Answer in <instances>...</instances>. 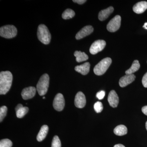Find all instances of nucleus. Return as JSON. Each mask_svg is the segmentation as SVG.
Instances as JSON below:
<instances>
[{
  "instance_id": "obj_1",
  "label": "nucleus",
  "mask_w": 147,
  "mask_h": 147,
  "mask_svg": "<svg viewBox=\"0 0 147 147\" xmlns=\"http://www.w3.org/2000/svg\"><path fill=\"white\" fill-rule=\"evenodd\" d=\"M13 76L10 71H3L0 73V94H5L10 90Z\"/></svg>"
},
{
  "instance_id": "obj_2",
  "label": "nucleus",
  "mask_w": 147,
  "mask_h": 147,
  "mask_svg": "<svg viewBox=\"0 0 147 147\" xmlns=\"http://www.w3.org/2000/svg\"><path fill=\"white\" fill-rule=\"evenodd\" d=\"M38 38L42 43L45 45L49 44L51 39V36L47 26L43 24L38 26L37 30Z\"/></svg>"
},
{
  "instance_id": "obj_3",
  "label": "nucleus",
  "mask_w": 147,
  "mask_h": 147,
  "mask_svg": "<svg viewBox=\"0 0 147 147\" xmlns=\"http://www.w3.org/2000/svg\"><path fill=\"white\" fill-rule=\"evenodd\" d=\"M49 82L50 77L47 74H43L40 77L36 86V90L40 95L46 94L49 87Z\"/></svg>"
},
{
  "instance_id": "obj_4",
  "label": "nucleus",
  "mask_w": 147,
  "mask_h": 147,
  "mask_svg": "<svg viewBox=\"0 0 147 147\" xmlns=\"http://www.w3.org/2000/svg\"><path fill=\"white\" fill-rule=\"evenodd\" d=\"M111 58L107 57L103 59L95 66L94 72L98 76H100L105 74L112 63Z\"/></svg>"
},
{
  "instance_id": "obj_5",
  "label": "nucleus",
  "mask_w": 147,
  "mask_h": 147,
  "mask_svg": "<svg viewBox=\"0 0 147 147\" xmlns=\"http://www.w3.org/2000/svg\"><path fill=\"white\" fill-rule=\"evenodd\" d=\"M17 33V29L13 25H6L0 28V36L6 38H13Z\"/></svg>"
},
{
  "instance_id": "obj_6",
  "label": "nucleus",
  "mask_w": 147,
  "mask_h": 147,
  "mask_svg": "<svg viewBox=\"0 0 147 147\" xmlns=\"http://www.w3.org/2000/svg\"><path fill=\"white\" fill-rule=\"evenodd\" d=\"M121 17L119 15L115 16L108 23L107 29L108 31L114 32L117 31L121 26Z\"/></svg>"
},
{
  "instance_id": "obj_7",
  "label": "nucleus",
  "mask_w": 147,
  "mask_h": 147,
  "mask_svg": "<svg viewBox=\"0 0 147 147\" xmlns=\"http://www.w3.org/2000/svg\"><path fill=\"white\" fill-rule=\"evenodd\" d=\"M105 45L106 42L105 40H96L92 44L90 47V53L92 55H96L103 50Z\"/></svg>"
},
{
  "instance_id": "obj_8",
  "label": "nucleus",
  "mask_w": 147,
  "mask_h": 147,
  "mask_svg": "<svg viewBox=\"0 0 147 147\" xmlns=\"http://www.w3.org/2000/svg\"><path fill=\"white\" fill-rule=\"evenodd\" d=\"M65 99L63 95L61 93H58L56 95L53 101V107L55 110L61 111L63 110L64 108Z\"/></svg>"
},
{
  "instance_id": "obj_9",
  "label": "nucleus",
  "mask_w": 147,
  "mask_h": 147,
  "mask_svg": "<svg viewBox=\"0 0 147 147\" xmlns=\"http://www.w3.org/2000/svg\"><path fill=\"white\" fill-rule=\"evenodd\" d=\"M86 100L85 95L82 92L76 94L74 99V104L77 108H82L86 105Z\"/></svg>"
},
{
  "instance_id": "obj_10",
  "label": "nucleus",
  "mask_w": 147,
  "mask_h": 147,
  "mask_svg": "<svg viewBox=\"0 0 147 147\" xmlns=\"http://www.w3.org/2000/svg\"><path fill=\"white\" fill-rule=\"evenodd\" d=\"M36 93V89L34 87L25 88L22 90L21 96L24 100H28L34 97Z\"/></svg>"
},
{
  "instance_id": "obj_11",
  "label": "nucleus",
  "mask_w": 147,
  "mask_h": 147,
  "mask_svg": "<svg viewBox=\"0 0 147 147\" xmlns=\"http://www.w3.org/2000/svg\"><path fill=\"white\" fill-rule=\"evenodd\" d=\"M93 31L94 28L92 26H86L77 33L75 37L76 39L79 40L84 38L85 37L90 34Z\"/></svg>"
},
{
  "instance_id": "obj_12",
  "label": "nucleus",
  "mask_w": 147,
  "mask_h": 147,
  "mask_svg": "<svg viewBox=\"0 0 147 147\" xmlns=\"http://www.w3.org/2000/svg\"><path fill=\"white\" fill-rule=\"evenodd\" d=\"M108 102L109 105L113 108L117 107L119 102L118 96L116 92L114 90L111 91L108 95Z\"/></svg>"
},
{
  "instance_id": "obj_13",
  "label": "nucleus",
  "mask_w": 147,
  "mask_h": 147,
  "mask_svg": "<svg viewBox=\"0 0 147 147\" xmlns=\"http://www.w3.org/2000/svg\"><path fill=\"white\" fill-rule=\"evenodd\" d=\"M136 76L134 74L126 75L123 76L120 79L119 85L120 86L123 88L129 85L135 80Z\"/></svg>"
},
{
  "instance_id": "obj_14",
  "label": "nucleus",
  "mask_w": 147,
  "mask_h": 147,
  "mask_svg": "<svg viewBox=\"0 0 147 147\" xmlns=\"http://www.w3.org/2000/svg\"><path fill=\"white\" fill-rule=\"evenodd\" d=\"M147 9V2L141 1L137 3L133 6V10L135 13L140 14L144 13Z\"/></svg>"
},
{
  "instance_id": "obj_15",
  "label": "nucleus",
  "mask_w": 147,
  "mask_h": 147,
  "mask_svg": "<svg viewBox=\"0 0 147 147\" xmlns=\"http://www.w3.org/2000/svg\"><path fill=\"white\" fill-rule=\"evenodd\" d=\"M90 65L89 62L85 63L80 65L76 66L75 67V71L81 73L82 75H86L90 71Z\"/></svg>"
},
{
  "instance_id": "obj_16",
  "label": "nucleus",
  "mask_w": 147,
  "mask_h": 147,
  "mask_svg": "<svg viewBox=\"0 0 147 147\" xmlns=\"http://www.w3.org/2000/svg\"><path fill=\"white\" fill-rule=\"evenodd\" d=\"M114 9L113 7L111 6L106 9L100 11L98 13V19L100 21H104L110 16L111 13H113L114 11Z\"/></svg>"
},
{
  "instance_id": "obj_17",
  "label": "nucleus",
  "mask_w": 147,
  "mask_h": 147,
  "mask_svg": "<svg viewBox=\"0 0 147 147\" xmlns=\"http://www.w3.org/2000/svg\"><path fill=\"white\" fill-rule=\"evenodd\" d=\"M29 109L27 107H24L21 104H18L15 108L16 117L18 118H22L28 112Z\"/></svg>"
},
{
  "instance_id": "obj_18",
  "label": "nucleus",
  "mask_w": 147,
  "mask_h": 147,
  "mask_svg": "<svg viewBox=\"0 0 147 147\" xmlns=\"http://www.w3.org/2000/svg\"><path fill=\"white\" fill-rule=\"evenodd\" d=\"M48 129L49 128L47 125H43L41 127L37 136V140L38 142H42V140L45 139L48 133Z\"/></svg>"
},
{
  "instance_id": "obj_19",
  "label": "nucleus",
  "mask_w": 147,
  "mask_h": 147,
  "mask_svg": "<svg viewBox=\"0 0 147 147\" xmlns=\"http://www.w3.org/2000/svg\"><path fill=\"white\" fill-rule=\"evenodd\" d=\"M114 132L117 136H123L127 134V128L124 125H120L116 127L114 129Z\"/></svg>"
},
{
  "instance_id": "obj_20",
  "label": "nucleus",
  "mask_w": 147,
  "mask_h": 147,
  "mask_svg": "<svg viewBox=\"0 0 147 147\" xmlns=\"http://www.w3.org/2000/svg\"><path fill=\"white\" fill-rule=\"evenodd\" d=\"M74 55L76 57V61L78 63L84 61L88 59V56L85 53L81 51H75L74 53Z\"/></svg>"
},
{
  "instance_id": "obj_21",
  "label": "nucleus",
  "mask_w": 147,
  "mask_h": 147,
  "mask_svg": "<svg viewBox=\"0 0 147 147\" xmlns=\"http://www.w3.org/2000/svg\"><path fill=\"white\" fill-rule=\"evenodd\" d=\"M140 67V65L138 60H134L132 64L131 67L125 71L126 75L132 74L138 71Z\"/></svg>"
},
{
  "instance_id": "obj_22",
  "label": "nucleus",
  "mask_w": 147,
  "mask_h": 147,
  "mask_svg": "<svg viewBox=\"0 0 147 147\" xmlns=\"http://www.w3.org/2000/svg\"><path fill=\"white\" fill-rule=\"evenodd\" d=\"M75 12L70 9H67L63 13L62 17L64 19H69L74 17L75 16Z\"/></svg>"
},
{
  "instance_id": "obj_23",
  "label": "nucleus",
  "mask_w": 147,
  "mask_h": 147,
  "mask_svg": "<svg viewBox=\"0 0 147 147\" xmlns=\"http://www.w3.org/2000/svg\"><path fill=\"white\" fill-rule=\"evenodd\" d=\"M12 143L9 139H3L1 140L0 147H11Z\"/></svg>"
},
{
  "instance_id": "obj_24",
  "label": "nucleus",
  "mask_w": 147,
  "mask_h": 147,
  "mask_svg": "<svg viewBox=\"0 0 147 147\" xmlns=\"http://www.w3.org/2000/svg\"><path fill=\"white\" fill-rule=\"evenodd\" d=\"M7 108L6 106H3L0 108V121L2 122L6 116Z\"/></svg>"
},
{
  "instance_id": "obj_25",
  "label": "nucleus",
  "mask_w": 147,
  "mask_h": 147,
  "mask_svg": "<svg viewBox=\"0 0 147 147\" xmlns=\"http://www.w3.org/2000/svg\"><path fill=\"white\" fill-rule=\"evenodd\" d=\"M94 108L95 111L96 113H100L103 110V105H102V102L100 101H97L95 103Z\"/></svg>"
},
{
  "instance_id": "obj_26",
  "label": "nucleus",
  "mask_w": 147,
  "mask_h": 147,
  "mask_svg": "<svg viewBox=\"0 0 147 147\" xmlns=\"http://www.w3.org/2000/svg\"><path fill=\"white\" fill-rule=\"evenodd\" d=\"M51 147H61V142L57 136H55L53 138Z\"/></svg>"
},
{
  "instance_id": "obj_27",
  "label": "nucleus",
  "mask_w": 147,
  "mask_h": 147,
  "mask_svg": "<svg viewBox=\"0 0 147 147\" xmlns=\"http://www.w3.org/2000/svg\"><path fill=\"white\" fill-rule=\"evenodd\" d=\"M105 96V92L104 91L102 90L98 92L96 94V96L99 100H102L104 98Z\"/></svg>"
},
{
  "instance_id": "obj_28",
  "label": "nucleus",
  "mask_w": 147,
  "mask_h": 147,
  "mask_svg": "<svg viewBox=\"0 0 147 147\" xmlns=\"http://www.w3.org/2000/svg\"><path fill=\"white\" fill-rule=\"evenodd\" d=\"M142 83L145 88H147V72L145 74L142 79Z\"/></svg>"
},
{
  "instance_id": "obj_29",
  "label": "nucleus",
  "mask_w": 147,
  "mask_h": 147,
  "mask_svg": "<svg viewBox=\"0 0 147 147\" xmlns=\"http://www.w3.org/2000/svg\"><path fill=\"white\" fill-rule=\"evenodd\" d=\"M73 1L74 3H77L79 4L82 5L86 2V0H73Z\"/></svg>"
},
{
  "instance_id": "obj_30",
  "label": "nucleus",
  "mask_w": 147,
  "mask_h": 147,
  "mask_svg": "<svg viewBox=\"0 0 147 147\" xmlns=\"http://www.w3.org/2000/svg\"><path fill=\"white\" fill-rule=\"evenodd\" d=\"M142 112L144 115L147 116V105L144 106L142 108Z\"/></svg>"
},
{
  "instance_id": "obj_31",
  "label": "nucleus",
  "mask_w": 147,
  "mask_h": 147,
  "mask_svg": "<svg viewBox=\"0 0 147 147\" xmlns=\"http://www.w3.org/2000/svg\"><path fill=\"white\" fill-rule=\"evenodd\" d=\"M114 147H125V146H123V145L121 144H118L115 145Z\"/></svg>"
},
{
  "instance_id": "obj_32",
  "label": "nucleus",
  "mask_w": 147,
  "mask_h": 147,
  "mask_svg": "<svg viewBox=\"0 0 147 147\" xmlns=\"http://www.w3.org/2000/svg\"><path fill=\"white\" fill-rule=\"evenodd\" d=\"M143 28H144L145 29H147V23H146L143 26Z\"/></svg>"
},
{
  "instance_id": "obj_33",
  "label": "nucleus",
  "mask_w": 147,
  "mask_h": 147,
  "mask_svg": "<svg viewBox=\"0 0 147 147\" xmlns=\"http://www.w3.org/2000/svg\"><path fill=\"white\" fill-rule=\"evenodd\" d=\"M146 129L147 130V121H146Z\"/></svg>"
},
{
  "instance_id": "obj_34",
  "label": "nucleus",
  "mask_w": 147,
  "mask_h": 147,
  "mask_svg": "<svg viewBox=\"0 0 147 147\" xmlns=\"http://www.w3.org/2000/svg\"><path fill=\"white\" fill-rule=\"evenodd\" d=\"M45 97H43V99H45Z\"/></svg>"
}]
</instances>
